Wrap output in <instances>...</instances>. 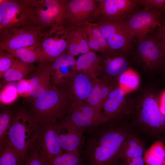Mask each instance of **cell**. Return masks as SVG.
Masks as SVG:
<instances>
[{"label":"cell","mask_w":165,"mask_h":165,"mask_svg":"<svg viewBox=\"0 0 165 165\" xmlns=\"http://www.w3.org/2000/svg\"><path fill=\"white\" fill-rule=\"evenodd\" d=\"M50 165H85L79 154L64 152L53 161Z\"/></svg>","instance_id":"obj_32"},{"label":"cell","mask_w":165,"mask_h":165,"mask_svg":"<svg viewBox=\"0 0 165 165\" xmlns=\"http://www.w3.org/2000/svg\"><path fill=\"white\" fill-rule=\"evenodd\" d=\"M68 47L67 52L73 57L91 51L89 48L81 26L64 25Z\"/></svg>","instance_id":"obj_18"},{"label":"cell","mask_w":165,"mask_h":165,"mask_svg":"<svg viewBox=\"0 0 165 165\" xmlns=\"http://www.w3.org/2000/svg\"><path fill=\"white\" fill-rule=\"evenodd\" d=\"M138 4L134 0H99L95 15L97 21L122 22L133 13Z\"/></svg>","instance_id":"obj_12"},{"label":"cell","mask_w":165,"mask_h":165,"mask_svg":"<svg viewBox=\"0 0 165 165\" xmlns=\"http://www.w3.org/2000/svg\"><path fill=\"white\" fill-rule=\"evenodd\" d=\"M144 150L141 142L136 137L130 135L123 143L120 151L119 160L142 156Z\"/></svg>","instance_id":"obj_27"},{"label":"cell","mask_w":165,"mask_h":165,"mask_svg":"<svg viewBox=\"0 0 165 165\" xmlns=\"http://www.w3.org/2000/svg\"><path fill=\"white\" fill-rule=\"evenodd\" d=\"M17 58L25 63L39 62L42 55L40 41L29 46L13 50H6Z\"/></svg>","instance_id":"obj_26"},{"label":"cell","mask_w":165,"mask_h":165,"mask_svg":"<svg viewBox=\"0 0 165 165\" xmlns=\"http://www.w3.org/2000/svg\"><path fill=\"white\" fill-rule=\"evenodd\" d=\"M112 90L109 81L101 78L94 79L88 97L87 104L102 111L104 102Z\"/></svg>","instance_id":"obj_22"},{"label":"cell","mask_w":165,"mask_h":165,"mask_svg":"<svg viewBox=\"0 0 165 165\" xmlns=\"http://www.w3.org/2000/svg\"><path fill=\"white\" fill-rule=\"evenodd\" d=\"M36 144L45 165H50L55 159L64 152L60 142L57 122L38 123Z\"/></svg>","instance_id":"obj_7"},{"label":"cell","mask_w":165,"mask_h":165,"mask_svg":"<svg viewBox=\"0 0 165 165\" xmlns=\"http://www.w3.org/2000/svg\"><path fill=\"white\" fill-rule=\"evenodd\" d=\"M22 165H45L36 144L29 150Z\"/></svg>","instance_id":"obj_35"},{"label":"cell","mask_w":165,"mask_h":165,"mask_svg":"<svg viewBox=\"0 0 165 165\" xmlns=\"http://www.w3.org/2000/svg\"><path fill=\"white\" fill-rule=\"evenodd\" d=\"M33 64L25 63L15 58L10 67L4 73L2 83L22 80L36 68Z\"/></svg>","instance_id":"obj_23"},{"label":"cell","mask_w":165,"mask_h":165,"mask_svg":"<svg viewBox=\"0 0 165 165\" xmlns=\"http://www.w3.org/2000/svg\"><path fill=\"white\" fill-rule=\"evenodd\" d=\"M114 165H121V164L119 161L117 163H116Z\"/></svg>","instance_id":"obj_42"},{"label":"cell","mask_w":165,"mask_h":165,"mask_svg":"<svg viewBox=\"0 0 165 165\" xmlns=\"http://www.w3.org/2000/svg\"><path fill=\"white\" fill-rule=\"evenodd\" d=\"M151 35L160 45L165 53V17H163L160 24Z\"/></svg>","instance_id":"obj_37"},{"label":"cell","mask_w":165,"mask_h":165,"mask_svg":"<svg viewBox=\"0 0 165 165\" xmlns=\"http://www.w3.org/2000/svg\"><path fill=\"white\" fill-rule=\"evenodd\" d=\"M135 52L147 67L163 69L165 53L154 38L149 35L137 40Z\"/></svg>","instance_id":"obj_14"},{"label":"cell","mask_w":165,"mask_h":165,"mask_svg":"<svg viewBox=\"0 0 165 165\" xmlns=\"http://www.w3.org/2000/svg\"><path fill=\"white\" fill-rule=\"evenodd\" d=\"M51 81L50 63H38L29 79L28 90L31 100L48 90L51 85Z\"/></svg>","instance_id":"obj_16"},{"label":"cell","mask_w":165,"mask_h":165,"mask_svg":"<svg viewBox=\"0 0 165 165\" xmlns=\"http://www.w3.org/2000/svg\"><path fill=\"white\" fill-rule=\"evenodd\" d=\"M85 140L81 153L87 165H114L122 147L130 135L125 126L109 120L94 130Z\"/></svg>","instance_id":"obj_1"},{"label":"cell","mask_w":165,"mask_h":165,"mask_svg":"<svg viewBox=\"0 0 165 165\" xmlns=\"http://www.w3.org/2000/svg\"><path fill=\"white\" fill-rule=\"evenodd\" d=\"M163 70H164L165 71V66H164V68L163 69Z\"/></svg>","instance_id":"obj_43"},{"label":"cell","mask_w":165,"mask_h":165,"mask_svg":"<svg viewBox=\"0 0 165 165\" xmlns=\"http://www.w3.org/2000/svg\"><path fill=\"white\" fill-rule=\"evenodd\" d=\"M26 157L6 143L0 148V165H22Z\"/></svg>","instance_id":"obj_29"},{"label":"cell","mask_w":165,"mask_h":165,"mask_svg":"<svg viewBox=\"0 0 165 165\" xmlns=\"http://www.w3.org/2000/svg\"><path fill=\"white\" fill-rule=\"evenodd\" d=\"M121 52L113 50L102 53L103 56H100L101 75H103L101 78L108 81L109 77L121 74L127 69L128 62L125 57L120 54Z\"/></svg>","instance_id":"obj_17"},{"label":"cell","mask_w":165,"mask_h":165,"mask_svg":"<svg viewBox=\"0 0 165 165\" xmlns=\"http://www.w3.org/2000/svg\"><path fill=\"white\" fill-rule=\"evenodd\" d=\"M59 138L64 152L81 155L85 139L84 132L64 119L57 123Z\"/></svg>","instance_id":"obj_15"},{"label":"cell","mask_w":165,"mask_h":165,"mask_svg":"<svg viewBox=\"0 0 165 165\" xmlns=\"http://www.w3.org/2000/svg\"><path fill=\"white\" fill-rule=\"evenodd\" d=\"M146 165H163L165 161V145L161 141L154 142L144 153Z\"/></svg>","instance_id":"obj_28"},{"label":"cell","mask_w":165,"mask_h":165,"mask_svg":"<svg viewBox=\"0 0 165 165\" xmlns=\"http://www.w3.org/2000/svg\"><path fill=\"white\" fill-rule=\"evenodd\" d=\"M65 116L64 119L84 132L92 131L110 120L103 112L87 104L69 107Z\"/></svg>","instance_id":"obj_9"},{"label":"cell","mask_w":165,"mask_h":165,"mask_svg":"<svg viewBox=\"0 0 165 165\" xmlns=\"http://www.w3.org/2000/svg\"><path fill=\"white\" fill-rule=\"evenodd\" d=\"M136 1L144 8L160 10L163 13L165 0H137Z\"/></svg>","instance_id":"obj_38"},{"label":"cell","mask_w":165,"mask_h":165,"mask_svg":"<svg viewBox=\"0 0 165 165\" xmlns=\"http://www.w3.org/2000/svg\"><path fill=\"white\" fill-rule=\"evenodd\" d=\"M160 109L161 113L165 115V92L162 97Z\"/></svg>","instance_id":"obj_41"},{"label":"cell","mask_w":165,"mask_h":165,"mask_svg":"<svg viewBox=\"0 0 165 165\" xmlns=\"http://www.w3.org/2000/svg\"><path fill=\"white\" fill-rule=\"evenodd\" d=\"M140 118L143 124L151 129H159L165 125V115L152 97H147L143 101Z\"/></svg>","instance_id":"obj_20"},{"label":"cell","mask_w":165,"mask_h":165,"mask_svg":"<svg viewBox=\"0 0 165 165\" xmlns=\"http://www.w3.org/2000/svg\"><path fill=\"white\" fill-rule=\"evenodd\" d=\"M119 160L121 165H146L142 156Z\"/></svg>","instance_id":"obj_40"},{"label":"cell","mask_w":165,"mask_h":165,"mask_svg":"<svg viewBox=\"0 0 165 165\" xmlns=\"http://www.w3.org/2000/svg\"><path fill=\"white\" fill-rule=\"evenodd\" d=\"M124 94L120 88L112 89L104 102L102 110L110 120L114 119L118 115L124 100Z\"/></svg>","instance_id":"obj_24"},{"label":"cell","mask_w":165,"mask_h":165,"mask_svg":"<svg viewBox=\"0 0 165 165\" xmlns=\"http://www.w3.org/2000/svg\"><path fill=\"white\" fill-rule=\"evenodd\" d=\"M40 42L42 55L39 63H51L67 52L64 25L44 30Z\"/></svg>","instance_id":"obj_8"},{"label":"cell","mask_w":165,"mask_h":165,"mask_svg":"<svg viewBox=\"0 0 165 165\" xmlns=\"http://www.w3.org/2000/svg\"><path fill=\"white\" fill-rule=\"evenodd\" d=\"M76 61L67 52L50 63L51 83L58 85L76 70Z\"/></svg>","instance_id":"obj_19"},{"label":"cell","mask_w":165,"mask_h":165,"mask_svg":"<svg viewBox=\"0 0 165 165\" xmlns=\"http://www.w3.org/2000/svg\"><path fill=\"white\" fill-rule=\"evenodd\" d=\"M77 70L56 86L69 107L87 104L94 80Z\"/></svg>","instance_id":"obj_6"},{"label":"cell","mask_w":165,"mask_h":165,"mask_svg":"<svg viewBox=\"0 0 165 165\" xmlns=\"http://www.w3.org/2000/svg\"><path fill=\"white\" fill-rule=\"evenodd\" d=\"M34 25L44 30L67 23L66 0H34Z\"/></svg>","instance_id":"obj_5"},{"label":"cell","mask_w":165,"mask_h":165,"mask_svg":"<svg viewBox=\"0 0 165 165\" xmlns=\"http://www.w3.org/2000/svg\"><path fill=\"white\" fill-rule=\"evenodd\" d=\"M15 57L8 51L0 48V79L10 67Z\"/></svg>","instance_id":"obj_34"},{"label":"cell","mask_w":165,"mask_h":165,"mask_svg":"<svg viewBox=\"0 0 165 165\" xmlns=\"http://www.w3.org/2000/svg\"><path fill=\"white\" fill-rule=\"evenodd\" d=\"M163 13L161 11L144 8L134 12L124 22L129 32L138 40L148 35L160 24Z\"/></svg>","instance_id":"obj_11"},{"label":"cell","mask_w":165,"mask_h":165,"mask_svg":"<svg viewBox=\"0 0 165 165\" xmlns=\"http://www.w3.org/2000/svg\"><path fill=\"white\" fill-rule=\"evenodd\" d=\"M14 114L11 111H2L0 114V148L7 142V137Z\"/></svg>","instance_id":"obj_30"},{"label":"cell","mask_w":165,"mask_h":165,"mask_svg":"<svg viewBox=\"0 0 165 165\" xmlns=\"http://www.w3.org/2000/svg\"><path fill=\"white\" fill-rule=\"evenodd\" d=\"M38 123L30 111L20 109L14 114L7 143L24 157L36 144Z\"/></svg>","instance_id":"obj_2"},{"label":"cell","mask_w":165,"mask_h":165,"mask_svg":"<svg viewBox=\"0 0 165 165\" xmlns=\"http://www.w3.org/2000/svg\"><path fill=\"white\" fill-rule=\"evenodd\" d=\"M134 37L127 28L113 35L106 40L111 50L123 52L128 51L133 48Z\"/></svg>","instance_id":"obj_25"},{"label":"cell","mask_w":165,"mask_h":165,"mask_svg":"<svg viewBox=\"0 0 165 165\" xmlns=\"http://www.w3.org/2000/svg\"><path fill=\"white\" fill-rule=\"evenodd\" d=\"M119 80L121 85L129 89L135 88L138 83V80L137 76L129 72L122 74L120 76Z\"/></svg>","instance_id":"obj_36"},{"label":"cell","mask_w":165,"mask_h":165,"mask_svg":"<svg viewBox=\"0 0 165 165\" xmlns=\"http://www.w3.org/2000/svg\"><path fill=\"white\" fill-rule=\"evenodd\" d=\"M31 103L29 111L38 123L56 122L65 116L69 108L56 86L51 83L48 90Z\"/></svg>","instance_id":"obj_3"},{"label":"cell","mask_w":165,"mask_h":165,"mask_svg":"<svg viewBox=\"0 0 165 165\" xmlns=\"http://www.w3.org/2000/svg\"><path fill=\"white\" fill-rule=\"evenodd\" d=\"M94 23L106 40L116 33L127 28L124 21L116 22L97 21Z\"/></svg>","instance_id":"obj_31"},{"label":"cell","mask_w":165,"mask_h":165,"mask_svg":"<svg viewBox=\"0 0 165 165\" xmlns=\"http://www.w3.org/2000/svg\"><path fill=\"white\" fill-rule=\"evenodd\" d=\"M91 26L92 33L103 50V53L113 51L109 47L106 39L102 35L96 24L91 23Z\"/></svg>","instance_id":"obj_39"},{"label":"cell","mask_w":165,"mask_h":165,"mask_svg":"<svg viewBox=\"0 0 165 165\" xmlns=\"http://www.w3.org/2000/svg\"><path fill=\"white\" fill-rule=\"evenodd\" d=\"M34 6V0H0V34L13 29L35 26Z\"/></svg>","instance_id":"obj_4"},{"label":"cell","mask_w":165,"mask_h":165,"mask_svg":"<svg viewBox=\"0 0 165 165\" xmlns=\"http://www.w3.org/2000/svg\"><path fill=\"white\" fill-rule=\"evenodd\" d=\"M44 30L34 25L10 30L0 34V48L13 50L31 46L40 41Z\"/></svg>","instance_id":"obj_10"},{"label":"cell","mask_w":165,"mask_h":165,"mask_svg":"<svg viewBox=\"0 0 165 165\" xmlns=\"http://www.w3.org/2000/svg\"><path fill=\"white\" fill-rule=\"evenodd\" d=\"M163 165H165V162H164V163Z\"/></svg>","instance_id":"obj_44"},{"label":"cell","mask_w":165,"mask_h":165,"mask_svg":"<svg viewBox=\"0 0 165 165\" xmlns=\"http://www.w3.org/2000/svg\"><path fill=\"white\" fill-rule=\"evenodd\" d=\"M81 27L83 28L88 45L91 50L103 53V50L92 33L91 23L86 24Z\"/></svg>","instance_id":"obj_33"},{"label":"cell","mask_w":165,"mask_h":165,"mask_svg":"<svg viewBox=\"0 0 165 165\" xmlns=\"http://www.w3.org/2000/svg\"><path fill=\"white\" fill-rule=\"evenodd\" d=\"M76 70L94 79L101 75V57L91 50L82 55L76 61Z\"/></svg>","instance_id":"obj_21"},{"label":"cell","mask_w":165,"mask_h":165,"mask_svg":"<svg viewBox=\"0 0 165 165\" xmlns=\"http://www.w3.org/2000/svg\"><path fill=\"white\" fill-rule=\"evenodd\" d=\"M99 3L97 0H66V24L80 27L95 21Z\"/></svg>","instance_id":"obj_13"}]
</instances>
